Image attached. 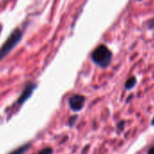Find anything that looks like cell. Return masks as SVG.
<instances>
[{
    "label": "cell",
    "mask_w": 154,
    "mask_h": 154,
    "mask_svg": "<svg viewBox=\"0 0 154 154\" xmlns=\"http://www.w3.org/2000/svg\"><path fill=\"white\" fill-rule=\"evenodd\" d=\"M112 52L104 45H101L96 47L92 54L94 63L101 67H107L112 61Z\"/></svg>",
    "instance_id": "obj_1"
},
{
    "label": "cell",
    "mask_w": 154,
    "mask_h": 154,
    "mask_svg": "<svg viewBox=\"0 0 154 154\" xmlns=\"http://www.w3.org/2000/svg\"><path fill=\"white\" fill-rule=\"evenodd\" d=\"M21 35H22V34L19 30L14 31V33L8 37L7 42L1 47V49H0V59H2L16 45V44L20 40Z\"/></svg>",
    "instance_id": "obj_2"
},
{
    "label": "cell",
    "mask_w": 154,
    "mask_h": 154,
    "mask_svg": "<svg viewBox=\"0 0 154 154\" xmlns=\"http://www.w3.org/2000/svg\"><path fill=\"white\" fill-rule=\"evenodd\" d=\"M85 103V97L81 94L72 95L69 99V105L71 109L74 112H78L83 109Z\"/></svg>",
    "instance_id": "obj_3"
},
{
    "label": "cell",
    "mask_w": 154,
    "mask_h": 154,
    "mask_svg": "<svg viewBox=\"0 0 154 154\" xmlns=\"http://www.w3.org/2000/svg\"><path fill=\"white\" fill-rule=\"evenodd\" d=\"M34 88H35V85H30V86H28V87L25 90V92L23 93V94H22V96L20 97V99L18 100V103H20V104L23 103L31 95V94H32Z\"/></svg>",
    "instance_id": "obj_4"
},
{
    "label": "cell",
    "mask_w": 154,
    "mask_h": 154,
    "mask_svg": "<svg viewBox=\"0 0 154 154\" xmlns=\"http://www.w3.org/2000/svg\"><path fill=\"white\" fill-rule=\"evenodd\" d=\"M29 147H30V144L29 143L28 144H25V145L17 148V149H15L14 151H12L9 154H24L26 151H27V149H29Z\"/></svg>",
    "instance_id": "obj_5"
},
{
    "label": "cell",
    "mask_w": 154,
    "mask_h": 154,
    "mask_svg": "<svg viewBox=\"0 0 154 154\" xmlns=\"http://www.w3.org/2000/svg\"><path fill=\"white\" fill-rule=\"evenodd\" d=\"M136 85V78L135 77H131L130 79H128V81L125 84V87L126 89H131L134 85Z\"/></svg>",
    "instance_id": "obj_6"
},
{
    "label": "cell",
    "mask_w": 154,
    "mask_h": 154,
    "mask_svg": "<svg viewBox=\"0 0 154 154\" xmlns=\"http://www.w3.org/2000/svg\"><path fill=\"white\" fill-rule=\"evenodd\" d=\"M52 153H53L52 148H45V149H43L42 150H40L37 154H52Z\"/></svg>",
    "instance_id": "obj_7"
},
{
    "label": "cell",
    "mask_w": 154,
    "mask_h": 154,
    "mask_svg": "<svg viewBox=\"0 0 154 154\" xmlns=\"http://www.w3.org/2000/svg\"><path fill=\"white\" fill-rule=\"evenodd\" d=\"M76 119H77V116H72V117H71L70 120H69V125H70V126H73V124H74L75 122H76Z\"/></svg>",
    "instance_id": "obj_8"
},
{
    "label": "cell",
    "mask_w": 154,
    "mask_h": 154,
    "mask_svg": "<svg viewBox=\"0 0 154 154\" xmlns=\"http://www.w3.org/2000/svg\"><path fill=\"white\" fill-rule=\"evenodd\" d=\"M148 154H154V146H153V147H151V148L149 149Z\"/></svg>",
    "instance_id": "obj_9"
},
{
    "label": "cell",
    "mask_w": 154,
    "mask_h": 154,
    "mask_svg": "<svg viewBox=\"0 0 154 154\" xmlns=\"http://www.w3.org/2000/svg\"><path fill=\"white\" fill-rule=\"evenodd\" d=\"M151 124H152V125H154V118L152 119V122H151Z\"/></svg>",
    "instance_id": "obj_10"
}]
</instances>
